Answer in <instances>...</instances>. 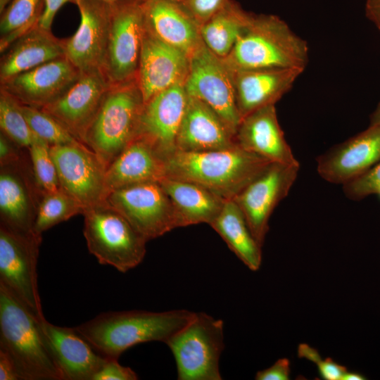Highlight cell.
<instances>
[{
    "instance_id": "15",
    "label": "cell",
    "mask_w": 380,
    "mask_h": 380,
    "mask_svg": "<svg viewBox=\"0 0 380 380\" xmlns=\"http://www.w3.org/2000/svg\"><path fill=\"white\" fill-rule=\"evenodd\" d=\"M80 75V72L63 57L0 82V89L21 104L41 109L65 93Z\"/></svg>"
},
{
    "instance_id": "17",
    "label": "cell",
    "mask_w": 380,
    "mask_h": 380,
    "mask_svg": "<svg viewBox=\"0 0 380 380\" xmlns=\"http://www.w3.org/2000/svg\"><path fill=\"white\" fill-rule=\"evenodd\" d=\"M189 70V56L151 33L143 36L137 82L144 103L160 92L184 83Z\"/></svg>"
},
{
    "instance_id": "29",
    "label": "cell",
    "mask_w": 380,
    "mask_h": 380,
    "mask_svg": "<svg viewBox=\"0 0 380 380\" xmlns=\"http://www.w3.org/2000/svg\"><path fill=\"white\" fill-rule=\"evenodd\" d=\"M210 226L249 270L260 269L262 246L253 235L243 213L233 200L225 201Z\"/></svg>"
},
{
    "instance_id": "36",
    "label": "cell",
    "mask_w": 380,
    "mask_h": 380,
    "mask_svg": "<svg viewBox=\"0 0 380 380\" xmlns=\"http://www.w3.org/2000/svg\"><path fill=\"white\" fill-rule=\"evenodd\" d=\"M344 194L358 201L380 190V160L362 175L343 185Z\"/></svg>"
},
{
    "instance_id": "10",
    "label": "cell",
    "mask_w": 380,
    "mask_h": 380,
    "mask_svg": "<svg viewBox=\"0 0 380 380\" xmlns=\"http://www.w3.org/2000/svg\"><path fill=\"white\" fill-rule=\"evenodd\" d=\"M234 72L203 43L189 57V70L184 82L188 96L213 109L236 133L241 120L237 107Z\"/></svg>"
},
{
    "instance_id": "9",
    "label": "cell",
    "mask_w": 380,
    "mask_h": 380,
    "mask_svg": "<svg viewBox=\"0 0 380 380\" xmlns=\"http://www.w3.org/2000/svg\"><path fill=\"white\" fill-rule=\"evenodd\" d=\"M106 202L122 215L147 241L179 227L174 205L159 182L110 191Z\"/></svg>"
},
{
    "instance_id": "5",
    "label": "cell",
    "mask_w": 380,
    "mask_h": 380,
    "mask_svg": "<svg viewBox=\"0 0 380 380\" xmlns=\"http://www.w3.org/2000/svg\"><path fill=\"white\" fill-rule=\"evenodd\" d=\"M144 104L137 80L110 85L81 139L106 168L137 136Z\"/></svg>"
},
{
    "instance_id": "37",
    "label": "cell",
    "mask_w": 380,
    "mask_h": 380,
    "mask_svg": "<svg viewBox=\"0 0 380 380\" xmlns=\"http://www.w3.org/2000/svg\"><path fill=\"white\" fill-rule=\"evenodd\" d=\"M229 0H184L181 4L200 25L227 4Z\"/></svg>"
},
{
    "instance_id": "28",
    "label": "cell",
    "mask_w": 380,
    "mask_h": 380,
    "mask_svg": "<svg viewBox=\"0 0 380 380\" xmlns=\"http://www.w3.org/2000/svg\"><path fill=\"white\" fill-rule=\"evenodd\" d=\"M158 182L174 205L179 227L201 223L210 225L227 201L194 182L170 177H163Z\"/></svg>"
},
{
    "instance_id": "43",
    "label": "cell",
    "mask_w": 380,
    "mask_h": 380,
    "mask_svg": "<svg viewBox=\"0 0 380 380\" xmlns=\"http://www.w3.org/2000/svg\"><path fill=\"white\" fill-rule=\"evenodd\" d=\"M0 380H22L14 361L1 349H0Z\"/></svg>"
},
{
    "instance_id": "26",
    "label": "cell",
    "mask_w": 380,
    "mask_h": 380,
    "mask_svg": "<svg viewBox=\"0 0 380 380\" xmlns=\"http://www.w3.org/2000/svg\"><path fill=\"white\" fill-rule=\"evenodd\" d=\"M164 177V159L148 141L137 135L106 168L105 181L109 194L134 184L158 182Z\"/></svg>"
},
{
    "instance_id": "3",
    "label": "cell",
    "mask_w": 380,
    "mask_h": 380,
    "mask_svg": "<svg viewBox=\"0 0 380 380\" xmlns=\"http://www.w3.org/2000/svg\"><path fill=\"white\" fill-rule=\"evenodd\" d=\"M223 59L233 70H305L309 61V48L307 42L278 16L251 13L232 51Z\"/></svg>"
},
{
    "instance_id": "35",
    "label": "cell",
    "mask_w": 380,
    "mask_h": 380,
    "mask_svg": "<svg viewBox=\"0 0 380 380\" xmlns=\"http://www.w3.org/2000/svg\"><path fill=\"white\" fill-rule=\"evenodd\" d=\"M50 145L35 137L28 148L35 181L41 190L55 191L60 189L57 170L50 152Z\"/></svg>"
},
{
    "instance_id": "50",
    "label": "cell",
    "mask_w": 380,
    "mask_h": 380,
    "mask_svg": "<svg viewBox=\"0 0 380 380\" xmlns=\"http://www.w3.org/2000/svg\"><path fill=\"white\" fill-rule=\"evenodd\" d=\"M376 195H378L379 197L380 198V190L378 191V193L376 194Z\"/></svg>"
},
{
    "instance_id": "22",
    "label": "cell",
    "mask_w": 380,
    "mask_h": 380,
    "mask_svg": "<svg viewBox=\"0 0 380 380\" xmlns=\"http://www.w3.org/2000/svg\"><path fill=\"white\" fill-rule=\"evenodd\" d=\"M235 141L242 148L271 163L300 165L279 125L275 105L243 117L236 129Z\"/></svg>"
},
{
    "instance_id": "33",
    "label": "cell",
    "mask_w": 380,
    "mask_h": 380,
    "mask_svg": "<svg viewBox=\"0 0 380 380\" xmlns=\"http://www.w3.org/2000/svg\"><path fill=\"white\" fill-rule=\"evenodd\" d=\"M1 132L23 148L28 149L36 135L29 127L20 103L0 89Z\"/></svg>"
},
{
    "instance_id": "16",
    "label": "cell",
    "mask_w": 380,
    "mask_h": 380,
    "mask_svg": "<svg viewBox=\"0 0 380 380\" xmlns=\"http://www.w3.org/2000/svg\"><path fill=\"white\" fill-rule=\"evenodd\" d=\"M380 160V125L336 145L317 158V170L325 181L342 186Z\"/></svg>"
},
{
    "instance_id": "1",
    "label": "cell",
    "mask_w": 380,
    "mask_h": 380,
    "mask_svg": "<svg viewBox=\"0 0 380 380\" xmlns=\"http://www.w3.org/2000/svg\"><path fill=\"white\" fill-rule=\"evenodd\" d=\"M194 313L187 310L110 311L74 328L101 355L118 360L134 346L150 341L166 343Z\"/></svg>"
},
{
    "instance_id": "14",
    "label": "cell",
    "mask_w": 380,
    "mask_h": 380,
    "mask_svg": "<svg viewBox=\"0 0 380 380\" xmlns=\"http://www.w3.org/2000/svg\"><path fill=\"white\" fill-rule=\"evenodd\" d=\"M27 162L22 156L0 165V224L16 232L32 233L44 192Z\"/></svg>"
},
{
    "instance_id": "7",
    "label": "cell",
    "mask_w": 380,
    "mask_h": 380,
    "mask_svg": "<svg viewBox=\"0 0 380 380\" xmlns=\"http://www.w3.org/2000/svg\"><path fill=\"white\" fill-rule=\"evenodd\" d=\"M179 380H220L224 322L205 312H194L189 322L167 342Z\"/></svg>"
},
{
    "instance_id": "34",
    "label": "cell",
    "mask_w": 380,
    "mask_h": 380,
    "mask_svg": "<svg viewBox=\"0 0 380 380\" xmlns=\"http://www.w3.org/2000/svg\"><path fill=\"white\" fill-rule=\"evenodd\" d=\"M20 107L32 132L50 146L81 142L55 118L42 110L21 103Z\"/></svg>"
},
{
    "instance_id": "38",
    "label": "cell",
    "mask_w": 380,
    "mask_h": 380,
    "mask_svg": "<svg viewBox=\"0 0 380 380\" xmlns=\"http://www.w3.org/2000/svg\"><path fill=\"white\" fill-rule=\"evenodd\" d=\"M138 375L129 367L121 365L117 359H108L94 374L92 380H137Z\"/></svg>"
},
{
    "instance_id": "6",
    "label": "cell",
    "mask_w": 380,
    "mask_h": 380,
    "mask_svg": "<svg viewBox=\"0 0 380 380\" xmlns=\"http://www.w3.org/2000/svg\"><path fill=\"white\" fill-rule=\"evenodd\" d=\"M82 215L88 251L100 264L125 273L143 261L148 241L106 201L84 209Z\"/></svg>"
},
{
    "instance_id": "18",
    "label": "cell",
    "mask_w": 380,
    "mask_h": 380,
    "mask_svg": "<svg viewBox=\"0 0 380 380\" xmlns=\"http://www.w3.org/2000/svg\"><path fill=\"white\" fill-rule=\"evenodd\" d=\"M80 22L64 39L65 57L80 72L101 70L108 37L111 8L95 0H77Z\"/></svg>"
},
{
    "instance_id": "40",
    "label": "cell",
    "mask_w": 380,
    "mask_h": 380,
    "mask_svg": "<svg viewBox=\"0 0 380 380\" xmlns=\"http://www.w3.org/2000/svg\"><path fill=\"white\" fill-rule=\"evenodd\" d=\"M290 362L287 358L277 360L271 367L258 371L255 376L257 380H288L290 375Z\"/></svg>"
},
{
    "instance_id": "45",
    "label": "cell",
    "mask_w": 380,
    "mask_h": 380,
    "mask_svg": "<svg viewBox=\"0 0 380 380\" xmlns=\"http://www.w3.org/2000/svg\"><path fill=\"white\" fill-rule=\"evenodd\" d=\"M298 355L299 357L306 359L315 364L321 358L317 350L310 346L302 343L298 348Z\"/></svg>"
},
{
    "instance_id": "31",
    "label": "cell",
    "mask_w": 380,
    "mask_h": 380,
    "mask_svg": "<svg viewBox=\"0 0 380 380\" xmlns=\"http://www.w3.org/2000/svg\"><path fill=\"white\" fill-rule=\"evenodd\" d=\"M43 0H11L1 13L0 51L6 49L37 23Z\"/></svg>"
},
{
    "instance_id": "13",
    "label": "cell",
    "mask_w": 380,
    "mask_h": 380,
    "mask_svg": "<svg viewBox=\"0 0 380 380\" xmlns=\"http://www.w3.org/2000/svg\"><path fill=\"white\" fill-rule=\"evenodd\" d=\"M60 188L76 199L84 209L106 201V167L82 142L50 146Z\"/></svg>"
},
{
    "instance_id": "48",
    "label": "cell",
    "mask_w": 380,
    "mask_h": 380,
    "mask_svg": "<svg viewBox=\"0 0 380 380\" xmlns=\"http://www.w3.org/2000/svg\"><path fill=\"white\" fill-rule=\"evenodd\" d=\"M370 125H380V101L371 115Z\"/></svg>"
},
{
    "instance_id": "25",
    "label": "cell",
    "mask_w": 380,
    "mask_h": 380,
    "mask_svg": "<svg viewBox=\"0 0 380 380\" xmlns=\"http://www.w3.org/2000/svg\"><path fill=\"white\" fill-rule=\"evenodd\" d=\"M146 29L189 57L203 44L199 25L182 5L172 0H141Z\"/></svg>"
},
{
    "instance_id": "44",
    "label": "cell",
    "mask_w": 380,
    "mask_h": 380,
    "mask_svg": "<svg viewBox=\"0 0 380 380\" xmlns=\"http://www.w3.org/2000/svg\"><path fill=\"white\" fill-rule=\"evenodd\" d=\"M367 18L380 30V0H366Z\"/></svg>"
},
{
    "instance_id": "23",
    "label": "cell",
    "mask_w": 380,
    "mask_h": 380,
    "mask_svg": "<svg viewBox=\"0 0 380 380\" xmlns=\"http://www.w3.org/2000/svg\"><path fill=\"white\" fill-rule=\"evenodd\" d=\"M188 96L177 138V151L203 152L237 145L234 132L213 109L202 101Z\"/></svg>"
},
{
    "instance_id": "4",
    "label": "cell",
    "mask_w": 380,
    "mask_h": 380,
    "mask_svg": "<svg viewBox=\"0 0 380 380\" xmlns=\"http://www.w3.org/2000/svg\"><path fill=\"white\" fill-rule=\"evenodd\" d=\"M42 317L0 284V349L11 357L22 380H63L42 331Z\"/></svg>"
},
{
    "instance_id": "2",
    "label": "cell",
    "mask_w": 380,
    "mask_h": 380,
    "mask_svg": "<svg viewBox=\"0 0 380 380\" xmlns=\"http://www.w3.org/2000/svg\"><path fill=\"white\" fill-rule=\"evenodd\" d=\"M238 144L203 152L176 151L165 160V177L201 185L233 199L270 163Z\"/></svg>"
},
{
    "instance_id": "41",
    "label": "cell",
    "mask_w": 380,
    "mask_h": 380,
    "mask_svg": "<svg viewBox=\"0 0 380 380\" xmlns=\"http://www.w3.org/2000/svg\"><path fill=\"white\" fill-rule=\"evenodd\" d=\"M320 376L326 380H342L347 368L334 362L331 358H320L316 363Z\"/></svg>"
},
{
    "instance_id": "20",
    "label": "cell",
    "mask_w": 380,
    "mask_h": 380,
    "mask_svg": "<svg viewBox=\"0 0 380 380\" xmlns=\"http://www.w3.org/2000/svg\"><path fill=\"white\" fill-rule=\"evenodd\" d=\"M188 97L184 83H179L144 104L137 135L148 141L164 160L177 151V138Z\"/></svg>"
},
{
    "instance_id": "42",
    "label": "cell",
    "mask_w": 380,
    "mask_h": 380,
    "mask_svg": "<svg viewBox=\"0 0 380 380\" xmlns=\"http://www.w3.org/2000/svg\"><path fill=\"white\" fill-rule=\"evenodd\" d=\"M23 148L4 133L0 134V165L18 160L22 156Z\"/></svg>"
},
{
    "instance_id": "32",
    "label": "cell",
    "mask_w": 380,
    "mask_h": 380,
    "mask_svg": "<svg viewBox=\"0 0 380 380\" xmlns=\"http://www.w3.org/2000/svg\"><path fill=\"white\" fill-rule=\"evenodd\" d=\"M84 210L76 199L61 188L55 191L45 192L38 206L34 232L42 236L43 232L56 224L77 215H82Z\"/></svg>"
},
{
    "instance_id": "12",
    "label": "cell",
    "mask_w": 380,
    "mask_h": 380,
    "mask_svg": "<svg viewBox=\"0 0 380 380\" xmlns=\"http://www.w3.org/2000/svg\"><path fill=\"white\" fill-rule=\"evenodd\" d=\"M300 165L270 163L233 199L258 242L262 246L275 208L289 194Z\"/></svg>"
},
{
    "instance_id": "47",
    "label": "cell",
    "mask_w": 380,
    "mask_h": 380,
    "mask_svg": "<svg viewBox=\"0 0 380 380\" xmlns=\"http://www.w3.org/2000/svg\"><path fill=\"white\" fill-rule=\"evenodd\" d=\"M366 378L357 372H346L342 380H364Z\"/></svg>"
},
{
    "instance_id": "24",
    "label": "cell",
    "mask_w": 380,
    "mask_h": 380,
    "mask_svg": "<svg viewBox=\"0 0 380 380\" xmlns=\"http://www.w3.org/2000/svg\"><path fill=\"white\" fill-rule=\"evenodd\" d=\"M303 71L298 68L233 70L236 103L241 119L259 108L275 105L291 90Z\"/></svg>"
},
{
    "instance_id": "21",
    "label": "cell",
    "mask_w": 380,
    "mask_h": 380,
    "mask_svg": "<svg viewBox=\"0 0 380 380\" xmlns=\"http://www.w3.org/2000/svg\"><path fill=\"white\" fill-rule=\"evenodd\" d=\"M42 331L63 380H92L107 358L97 353L74 327L55 325L42 317Z\"/></svg>"
},
{
    "instance_id": "8",
    "label": "cell",
    "mask_w": 380,
    "mask_h": 380,
    "mask_svg": "<svg viewBox=\"0 0 380 380\" xmlns=\"http://www.w3.org/2000/svg\"><path fill=\"white\" fill-rule=\"evenodd\" d=\"M42 237L0 224V284L38 317L44 316L37 260Z\"/></svg>"
},
{
    "instance_id": "46",
    "label": "cell",
    "mask_w": 380,
    "mask_h": 380,
    "mask_svg": "<svg viewBox=\"0 0 380 380\" xmlns=\"http://www.w3.org/2000/svg\"><path fill=\"white\" fill-rule=\"evenodd\" d=\"M113 9L137 0H95Z\"/></svg>"
},
{
    "instance_id": "19",
    "label": "cell",
    "mask_w": 380,
    "mask_h": 380,
    "mask_svg": "<svg viewBox=\"0 0 380 380\" xmlns=\"http://www.w3.org/2000/svg\"><path fill=\"white\" fill-rule=\"evenodd\" d=\"M110 85L101 70L80 72L78 79L65 93L41 110L81 141Z\"/></svg>"
},
{
    "instance_id": "49",
    "label": "cell",
    "mask_w": 380,
    "mask_h": 380,
    "mask_svg": "<svg viewBox=\"0 0 380 380\" xmlns=\"http://www.w3.org/2000/svg\"><path fill=\"white\" fill-rule=\"evenodd\" d=\"M172 1L181 4V3H182L184 0H172Z\"/></svg>"
},
{
    "instance_id": "30",
    "label": "cell",
    "mask_w": 380,
    "mask_h": 380,
    "mask_svg": "<svg viewBox=\"0 0 380 380\" xmlns=\"http://www.w3.org/2000/svg\"><path fill=\"white\" fill-rule=\"evenodd\" d=\"M251 13L229 0L219 12L199 25L204 45L215 55L225 58L232 51L247 24Z\"/></svg>"
},
{
    "instance_id": "27",
    "label": "cell",
    "mask_w": 380,
    "mask_h": 380,
    "mask_svg": "<svg viewBox=\"0 0 380 380\" xmlns=\"http://www.w3.org/2000/svg\"><path fill=\"white\" fill-rule=\"evenodd\" d=\"M0 82L51 61L65 57L64 39L37 24L1 53Z\"/></svg>"
},
{
    "instance_id": "39",
    "label": "cell",
    "mask_w": 380,
    "mask_h": 380,
    "mask_svg": "<svg viewBox=\"0 0 380 380\" xmlns=\"http://www.w3.org/2000/svg\"><path fill=\"white\" fill-rule=\"evenodd\" d=\"M77 0H43L42 9L37 25L46 30L51 31V25L58 11L66 3L76 4Z\"/></svg>"
},
{
    "instance_id": "11",
    "label": "cell",
    "mask_w": 380,
    "mask_h": 380,
    "mask_svg": "<svg viewBox=\"0 0 380 380\" xmlns=\"http://www.w3.org/2000/svg\"><path fill=\"white\" fill-rule=\"evenodd\" d=\"M144 31L141 0L111 9L102 67L110 84L137 80Z\"/></svg>"
}]
</instances>
